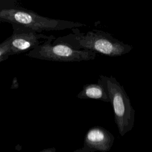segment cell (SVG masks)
<instances>
[{"label":"cell","instance_id":"cell-1","mask_svg":"<svg viewBox=\"0 0 152 152\" xmlns=\"http://www.w3.org/2000/svg\"><path fill=\"white\" fill-rule=\"evenodd\" d=\"M67 35L56 38L53 42L65 43L78 50H91L110 57L122 56L132 49V46L102 30H93L83 33L78 28H74Z\"/></svg>","mask_w":152,"mask_h":152},{"label":"cell","instance_id":"cell-2","mask_svg":"<svg viewBox=\"0 0 152 152\" xmlns=\"http://www.w3.org/2000/svg\"><path fill=\"white\" fill-rule=\"evenodd\" d=\"M97 83L102 85L107 93L111 102L115 122L121 136L125 135L134 127L135 110L122 86L112 77L100 75Z\"/></svg>","mask_w":152,"mask_h":152},{"label":"cell","instance_id":"cell-3","mask_svg":"<svg viewBox=\"0 0 152 152\" xmlns=\"http://www.w3.org/2000/svg\"><path fill=\"white\" fill-rule=\"evenodd\" d=\"M0 18L12 25L39 33L42 31L72 29L84 26L80 23L44 17L32 11L18 8L2 10Z\"/></svg>","mask_w":152,"mask_h":152},{"label":"cell","instance_id":"cell-4","mask_svg":"<svg viewBox=\"0 0 152 152\" xmlns=\"http://www.w3.org/2000/svg\"><path fill=\"white\" fill-rule=\"evenodd\" d=\"M56 38L51 37L34 49L27 52L28 57L41 60L58 62H80L94 59L96 53L87 50H78L62 42L54 43Z\"/></svg>","mask_w":152,"mask_h":152},{"label":"cell","instance_id":"cell-5","mask_svg":"<svg viewBox=\"0 0 152 152\" xmlns=\"http://www.w3.org/2000/svg\"><path fill=\"white\" fill-rule=\"evenodd\" d=\"M12 27L14 28L12 34L6 39L11 55L28 52L51 37V35L47 36L17 26L12 25Z\"/></svg>","mask_w":152,"mask_h":152},{"label":"cell","instance_id":"cell-6","mask_svg":"<svg viewBox=\"0 0 152 152\" xmlns=\"http://www.w3.org/2000/svg\"><path fill=\"white\" fill-rule=\"evenodd\" d=\"M115 141L114 135L106 129L93 126L87 132L83 142V147L90 152L109 151Z\"/></svg>","mask_w":152,"mask_h":152},{"label":"cell","instance_id":"cell-7","mask_svg":"<svg viewBox=\"0 0 152 152\" xmlns=\"http://www.w3.org/2000/svg\"><path fill=\"white\" fill-rule=\"evenodd\" d=\"M80 99H91L110 102L109 96L104 87L99 83L88 84L84 86L82 90L77 94Z\"/></svg>","mask_w":152,"mask_h":152},{"label":"cell","instance_id":"cell-8","mask_svg":"<svg viewBox=\"0 0 152 152\" xmlns=\"http://www.w3.org/2000/svg\"><path fill=\"white\" fill-rule=\"evenodd\" d=\"M11 55L10 46L7 40L5 39L0 43V62H2Z\"/></svg>","mask_w":152,"mask_h":152},{"label":"cell","instance_id":"cell-9","mask_svg":"<svg viewBox=\"0 0 152 152\" xmlns=\"http://www.w3.org/2000/svg\"><path fill=\"white\" fill-rule=\"evenodd\" d=\"M56 148L55 147H51V148H48L43 149L39 152H56Z\"/></svg>","mask_w":152,"mask_h":152},{"label":"cell","instance_id":"cell-10","mask_svg":"<svg viewBox=\"0 0 152 152\" xmlns=\"http://www.w3.org/2000/svg\"><path fill=\"white\" fill-rule=\"evenodd\" d=\"M72 152H90L89 151H88L86 148H85L84 147H82L81 148H78V149H77L75 150H74V151Z\"/></svg>","mask_w":152,"mask_h":152}]
</instances>
